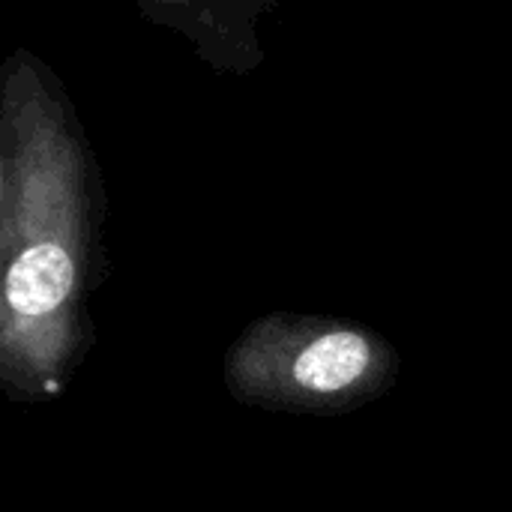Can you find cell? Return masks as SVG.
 I'll use <instances>...</instances> for the list:
<instances>
[{"label":"cell","mask_w":512,"mask_h":512,"mask_svg":"<svg viewBox=\"0 0 512 512\" xmlns=\"http://www.w3.org/2000/svg\"><path fill=\"white\" fill-rule=\"evenodd\" d=\"M105 180L60 75L30 48L0 72V387L15 405L60 399L96 330Z\"/></svg>","instance_id":"6da1fadb"},{"label":"cell","mask_w":512,"mask_h":512,"mask_svg":"<svg viewBox=\"0 0 512 512\" xmlns=\"http://www.w3.org/2000/svg\"><path fill=\"white\" fill-rule=\"evenodd\" d=\"M402 360L369 324L339 315L267 312L225 351L234 402L276 414H348L384 399Z\"/></svg>","instance_id":"7a4b0ae2"},{"label":"cell","mask_w":512,"mask_h":512,"mask_svg":"<svg viewBox=\"0 0 512 512\" xmlns=\"http://www.w3.org/2000/svg\"><path fill=\"white\" fill-rule=\"evenodd\" d=\"M132 3L147 24L177 33L210 72L228 78H249L267 60L261 24L285 0H132Z\"/></svg>","instance_id":"3957f363"}]
</instances>
